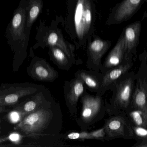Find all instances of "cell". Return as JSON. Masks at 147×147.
<instances>
[{
  "mask_svg": "<svg viewBox=\"0 0 147 147\" xmlns=\"http://www.w3.org/2000/svg\"><path fill=\"white\" fill-rule=\"evenodd\" d=\"M95 8L92 0H76L73 15L75 37L86 42L92 33Z\"/></svg>",
  "mask_w": 147,
  "mask_h": 147,
  "instance_id": "obj_1",
  "label": "cell"
},
{
  "mask_svg": "<svg viewBox=\"0 0 147 147\" xmlns=\"http://www.w3.org/2000/svg\"><path fill=\"white\" fill-rule=\"evenodd\" d=\"M51 113L45 108L37 109L24 117L15 129L27 135L42 132L49 123Z\"/></svg>",
  "mask_w": 147,
  "mask_h": 147,
  "instance_id": "obj_2",
  "label": "cell"
},
{
  "mask_svg": "<svg viewBox=\"0 0 147 147\" xmlns=\"http://www.w3.org/2000/svg\"><path fill=\"white\" fill-rule=\"evenodd\" d=\"M146 0H123L114 7L107 22L119 24L131 18Z\"/></svg>",
  "mask_w": 147,
  "mask_h": 147,
  "instance_id": "obj_3",
  "label": "cell"
},
{
  "mask_svg": "<svg viewBox=\"0 0 147 147\" xmlns=\"http://www.w3.org/2000/svg\"><path fill=\"white\" fill-rule=\"evenodd\" d=\"M141 23L136 21L126 26L123 31L124 42V59H129L130 56L136 50L139 42Z\"/></svg>",
  "mask_w": 147,
  "mask_h": 147,
  "instance_id": "obj_4",
  "label": "cell"
},
{
  "mask_svg": "<svg viewBox=\"0 0 147 147\" xmlns=\"http://www.w3.org/2000/svg\"><path fill=\"white\" fill-rule=\"evenodd\" d=\"M104 127L106 134L108 137L111 138L133 136L129 124L122 117L111 118L107 121Z\"/></svg>",
  "mask_w": 147,
  "mask_h": 147,
  "instance_id": "obj_5",
  "label": "cell"
},
{
  "mask_svg": "<svg viewBox=\"0 0 147 147\" xmlns=\"http://www.w3.org/2000/svg\"><path fill=\"white\" fill-rule=\"evenodd\" d=\"M133 87L134 81L131 77L121 82L117 89L115 104L121 108H127L130 103Z\"/></svg>",
  "mask_w": 147,
  "mask_h": 147,
  "instance_id": "obj_6",
  "label": "cell"
},
{
  "mask_svg": "<svg viewBox=\"0 0 147 147\" xmlns=\"http://www.w3.org/2000/svg\"><path fill=\"white\" fill-rule=\"evenodd\" d=\"M27 6L20 7L15 11L11 22V33L14 40L24 39V30L26 19Z\"/></svg>",
  "mask_w": 147,
  "mask_h": 147,
  "instance_id": "obj_7",
  "label": "cell"
},
{
  "mask_svg": "<svg viewBox=\"0 0 147 147\" xmlns=\"http://www.w3.org/2000/svg\"><path fill=\"white\" fill-rule=\"evenodd\" d=\"M101 107V99L99 97L86 95L82 98L81 118L83 121H92L99 113Z\"/></svg>",
  "mask_w": 147,
  "mask_h": 147,
  "instance_id": "obj_8",
  "label": "cell"
},
{
  "mask_svg": "<svg viewBox=\"0 0 147 147\" xmlns=\"http://www.w3.org/2000/svg\"><path fill=\"white\" fill-rule=\"evenodd\" d=\"M124 42L123 32L114 48L107 56L105 62V66L111 68L121 64L124 59Z\"/></svg>",
  "mask_w": 147,
  "mask_h": 147,
  "instance_id": "obj_9",
  "label": "cell"
},
{
  "mask_svg": "<svg viewBox=\"0 0 147 147\" xmlns=\"http://www.w3.org/2000/svg\"><path fill=\"white\" fill-rule=\"evenodd\" d=\"M111 42L95 38L89 42L88 51L93 62L98 64L105 53L111 46Z\"/></svg>",
  "mask_w": 147,
  "mask_h": 147,
  "instance_id": "obj_10",
  "label": "cell"
},
{
  "mask_svg": "<svg viewBox=\"0 0 147 147\" xmlns=\"http://www.w3.org/2000/svg\"><path fill=\"white\" fill-rule=\"evenodd\" d=\"M32 75L35 78L44 81H50L55 78L57 73L45 61H38L32 67Z\"/></svg>",
  "mask_w": 147,
  "mask_h": 147,
  "instance_id": "obj_11",
  "label": "cell"
},
{
  "mask_svg": "<svg viewBox=\"0 0 147 147\" xmlns=\"http://www.w3.org/2000/svg\"><path fill=\"white\" fill-rule=\"evenodd\" d=\"M20 88L18 90V88L7 89V92L4 91L5 94L0 92V106L13 105L17 103L22 96L32 93L31 90H29L28 88Z\"/></svg>",
  "mask_w": 147,
  "mask_h": 147,
  "instance_id": "obj_12",
  "label": "cell"
},
{
  "mask_svg": "<svg viewBox=\"0 0 147 147\" xmlns=\"http://www.w3.org/2000/svg\"><path fill=\"white\" fill-rule=\"evenodd\" d=\"M46 42L50 46H55L61 49L70 59L73 57L74 48L58 32L54 31L50 32L47 36Z\"/></svg>",
  "mask_w": 147,
  "mask_h": 147,
  "instance_id": "obj_13",
  "label": "cell"
},
{
  "mask_svg": "<svg viewBox=\"0 0 147 147\" xmlns=\"http://www.w3.org/2000/svg\"><path fill=\"white\" fill-rule=\"evenodd\" d=\"M132 105L135 109L147 112V90L142 81L138 82L131 100Z\"/></svg>",
  "mask_w": 147,
  "mask_h": 147,
  "instance_id": "obj_14",
  "label": "cell"
},
{
  "mask_svg": "<svg viewBox=\"0 0 147 147\" xmlns=\"http://www.w3.org/2000/svg\"><path fill=\"white\" fill-rule=\"evenodd\" d=\"M43 6L42 0H28L27 6L28 17L26 30H27L32 26L39 14L42 13Z\"/></svg>",
  "mask_w": 147,
  "mask_h": 147,
  "instance_id": "obj_15",
  "label": "cell"
},
{
  "mask_svg": "<svg viewBox=\"0 0 147 147\" xmlns=\"http://www.w3.org/2000/svg\"><path fill=\"white\" fill-rule=\"evenodd\" d=\"M131 63H125L117 66V67L110 70L103 78L102 87H107L117 80L121 76L125 74L131 67Z\"/></svg>",
  "mask_w": 147,
  "mask_h": 147,
  "instance_id": "obj_16",
  "label": "cell"
},
{
  "mask_svg": "<svg viewBox=\"0 0 147 147\" xmlns=\"http://www.w3.org/2000/svg\"><path fill=\"white\" fill-rule=\"evenodd\" d=\"M84 91L83 82L79 78L76 80L72 83L68 94L69 102L72 105H76Z\"/></svg>",
  "mask_w": 147,
  "mask_h": 147,
  "instance_id": "obj_17",
  "label": "cell"
},
{
  "mask_svg": "<svg viewBox=\"0 0 147 147\" xmlns=\"http://www.w3.org/2000/svg\"><path fill=\"white\" fill-rule=\"evenodd\" d=\"M129 116L136 126L146 128L147 125V112L135 109L129 113Z\"/></svg>",
  "mask_w": 147,
  "mask_h": 147,
  "instance_id": "obj_18",
  "label": "cell"
},
{
  "mask_svg": "<svg viewBox=\"0 0 147 147\" xmlns=\"http://www.w3.org/2000/svg\"><path fill=\"white\" fill-rule=\"evenodd\" d=\"M42 99H35V100H30L26 102L22 107H18L15 109V111L19 113L21 117V119L27 114L34 111L38 109V103L41 101Z\"/></svg>",
  "mask_w": 147,
  "mask_h": 147,
  "instance_id": "obj_19",
  "label": "cell"
},
{
  "mask_svg": "<svg viewBox=\"0 0 147 147\" xmlns=\"http://www.w3.org/2000/svg\"><path fill=\"white\" fill-rule=\"evenodd\" d=\"M52 56L57 63L65 65L68 63V57L61 49L55 46H51Z\"/></svg>",
  "mask_w": 147,
  "mask_h": 147,
  "instance_id": "obj_20",
  "label": "cell"
},
{
  "mask_svg": "<svg viewBox=\"0 0 147 147\" xmlns=\"http://www.w3.org/2000/svg\"><path fill=\"white\" fill-rule=\"evenodd\" d=\"M79 78L81 79L83 82L90 88L95 89L99 86L98 82L94 77L88 74L82 72L79 74Z\"/></svg>",
  "mask_w": 147,
  "mask_h": 147,
  "instance_id": "obj_21",
  "label": "cell"
},
{
  "mask_svg": "<svg viewBox=\"0 0 147 147\" xmlns=\"http://www.w3.org/2000/svg\"><path fill=\"white\" fill-rule=\"evenodd\" d=\"M67 137L69 139H71V140L93 139L90 132H88L86 131H83L81 132H71L67 135Z\"/></svg>",
  "mask_w": 147,
  "mask_h": 147,
  "instance_id": "obj_22",
  "label": "cell"
},
{
  "mask_svg": "<svg viewBox=\"0 0 147 147\" xmlns=\"http://www.w3.org/2000/svg\"><path fill=\"white\" fill-rule=\"evenodd\" d=\"M133 130L138 137L143 139H147V130L146 128L142 126H134Z\"/></svg>",
  "mask_w": 147,
  "mask_h": 147,
  "instance_id": "obj_23",
  "label": "cell"
},
{
  "mask_svg": "<svg viewBox=\"0 0 147 147\" xmlns=\"http://www.w3.org/2000/svg\"><path fill=\"white\" fill-rule=\"evenodd\" d=\"M90 133L93 139H101L105 137L106 135L105 127L94 131Z\"/></svg>",
  "mask_w": 147,
  "mask_h": 147,
  "instance_id": "obj_24",
  "label": "cell"
},
{
  "mask_svg": "<svg viewBox=\"0 0 147 147\" xmlns=\"http://www.w3.org/2000/svg\"><path fill=\"white\" fill-rule=\"evenodd\" d=\"M10 118L13 123H17L21 119V117L18 112L14 111L10 113Z\"/></svg>",
  "mask_w": 147,
  "mask_h": 147,
  "instance_id": "obj_25",
  "label": "cell"
},
{
  "mask_svg": "<svg viewBox=\"0 0 147 147\" xmlns=\"http://www.w3.org/2000/svg\"><path fill=\"white\" fill-rule=\"evenodd\" d=\"M9 138H10V140L13 142H17L19 139L20 136L17 133H13L10 135Z\"/></svg>",
  "mask_w": 147,
  "mask_h": 147,
  "instance_id": "obj_26",
  "label": "cell"
},
{
  "mask_svg": "<svg viewBox=\"0 0 147 147\" xmlns=\"http://www.w3.org/2000/svg\"><path fill=\"white\" fill-rule=\"evenodd\" d=\"M5 111H7V110L5 107H4L0 106V113Z\"/></svg>",
  "mask_w": 147,
  "mask_h": 147,
  "instance_id": "obj_27",
  "label": "cell"
},
{
  "mask_svg": "<svg viewBox=\"0 0 147 147\" xmlns=\"http://www.w3.org/2000/svg\"><path fill=\"white\" fill-rule=\"evenodd\" d=\"M1 120H0V123H1Z\"/></svg>",
  "mask_w": 147,
  "mask_h": 147,
  "instance_id": "obj_28",
  "label": "cell"
}]
</instances>
